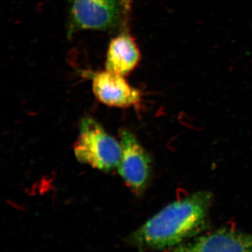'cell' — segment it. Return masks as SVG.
<instances>
[{
    "label": "cell",
    "instance_id": "obj_4",
    "mask_svg": "<svg viewBox=\"0 0 252 252\" xmlns=\"http://www.w3.org/2000/svg\"><path fill=\"white\" fill-rule=\"evenodd\" d=\"M74 29L107 31L115 27L121 15L120 0H68Z\"/></svg>",
    "mask_w": 252,
    "mask_h": 252
},
{
    "label": "cell",
    "instance_id": "obj_1",
    "mask_svg": "<svg viewBox=\"0 0 252 252\" xmlns=\"http://www.w3.org/2000/svg\"><path fill=\"white\" fill-rule=\"evenodd\" d=\"M212 200L211 192L198 191L172 202L136 230L130 241L149 250H170L185 243L206 224Z\"/></svg>",
    "mask_w": 252,
    "mask_h": 252
},
{
    "label": "cell",
    "instance_id": "obj_2",
    "mask_svg": "<svg viewBox=\"0 0 252 252\" xmlns=\"http://www.w3.org/2000/svg\"><path fill=\"white\" fill-rule=\"evenodd\" d=\"M74 153L78 161L102 172H111L119 166L122 146L92 117H85L79 126Z\"/></svg>",
    "mask_w": 252,
    "mask_h": 252
},
{
    "label": "cell",
    "instance_id": "obj_5",
    "mask_svg": "<svg viewBox=\"0 0 252 252\" xmlns=\"http://www.w3.org/2000/svg\"><path fill=\"white\" fill-rule=\"evenodd\" d=\"M92 89L96 98L109 107L128 108L140 102V91L131 86L124 76L106 69L93 74Z\"/></svg>",
    "mask_w": 252,
    "mask_h": 252
},
{
    "label": "cell",
    "instance_id": "obj_7",
    "mask_svg": "<svg viewBox=\"0 0 252 252\" xmlns=\"http://www.w3.org/2000/svg\"><path fill=\"white\" fill-rule=\"evenodd\" d=\"M140 59V54L133 38L122 33L112 39L107 49L106 70L126 76L132 72Z\"/></svg>",
    "mask_w": 252,
    "mask_h": 252
},
{
    "label": "cell",
    "instance_id": "obj_3",
    "mask_svg": "<svg viewBox=\"0 0 252 252\" xmlns=\"http://www.w3.org/2000/svg\"><path fill=\"white\" fill-rule=\"evenodd\" d=\"M119 135L122 146V158L118 166L119 175L133 193L140 195L150 182L152 158L131 131L122 129Z\"/></svg>",
    "mask_w": 252,
    "mask_h": 252
},
{
    "label": "cell",
    "instance_id": "obj_6",
    "mask_svg": "<svg viewBox=\"0 0 252 252\" xmlns=\"http://www.w3.org/2000/svg\"><path fill=\"white\" fill-rule=\"evenodd\" d=\"M168 252H252V234L222 228L181 244Z\"/></svg>",
    "mask_w": 252,
    "mask_h": 252
}]
</instances>
